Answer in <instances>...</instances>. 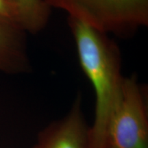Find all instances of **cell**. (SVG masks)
<instances>
[{"label": "cell", "instance_id": "1", "mask_svg": "<svg viewBox=\"0 0 148 148\" xmlns=\"http://www.w3.org/2000/svg\"><path fill=\"white\" fill-rule=\"evenodd\" d=\"M68 23L79 64L95 90V119L90 127L91 148H103L107 125L124 77L120 51L106 33L69 16Z\"/></svg>", "mask_w": 148, "mask_h": 148}, {"label": "cell", "instance_id": "2", "mask_svg": "<svg viewBox=\"0 0 148 148\" xmlns=\"http://www.w3.org/2000/svg\"><path fill=\"white\" fill-rule=\"evenodd\" d=\"M106 33L125 36L148 24V0H45Z\"/></svg>", "mask_w": 148, "mask_h": 148}, {"label": "cell", "instance_id": "3", "mask_svg": "<svg viewBox=\"0 0 148 148\" xmlns=\"http://www.w3.org/2000/svg\"><path fill=\"white\" fill-rule=\"evenodd\" d=\"M103 148H148L145 91L134 75L123 77Z\"/></svg>", "mask_w": 148, "mask_h": 148}, {"label": "cell", "instance_id": "4", "mask_svg": "<svg viewBox=\"0 0 148 148\" xmlns=\"http://www.w3.org/2000/svg\"><path fill=\"white\" fill-rule=\"evenodd\" d=\"M81 103L79 95L63 119L53 122L40 132L33 148H91L90 127L84 119Z\"/></svg>", "mask_w": 148, "mask_h": 148}, {"label": "cell", "instance_id": "5", "mask_svg": "<svg viewBox=\"0 0 148 148\" xmlns=\"http://www.w3.org/2000/svg\"><path fill=\"white\" fill-rule=\"evenodd\" d=\"M25 34L14 22L0 16V73L16 75L29 71Z\"/></svg>", "mask_w": 148, "mask_h": 148}, {"label": "cell", "instance_id": "6", "mask_svg": "<svg viewBox=\"0 0 148 148\" xmlns=\"http://www.w3.org/2000/svg\"><path fill=\"white\" fill-rule=\"evenodd\" d=\"M14 21L26 33L36 34L47 25L51 8L45 0H8Z\"/></svg>", "mask_w": 148, "mask_h": 148}, {"label": "cell", "instance_id": "7", "mask_svg": "<svg viewBox=\"0 0 148 148\" xmlns=\"http://www.w3.org/2000/svg\"><path fill=\"white\" fill-rule=\"evenodd\" d=\"M0 16L16 23L13 10L8 0H0Z\"/></svg>", "mask_w": 148, "mask_h": 148}]
</instances>
